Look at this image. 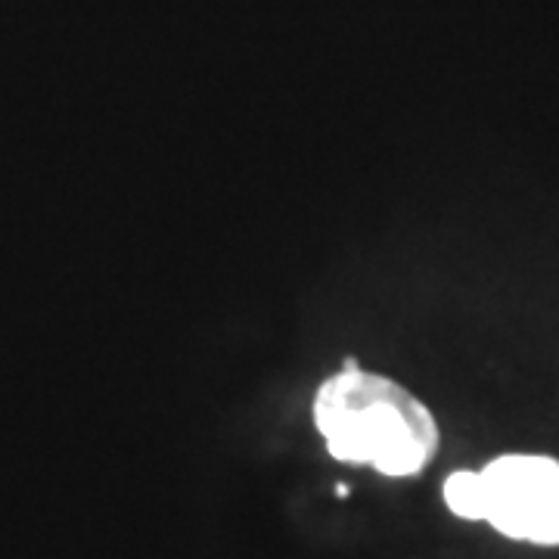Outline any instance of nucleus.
Here are the masks:
<instances>
[{"instance_id": "obj_1", "label": "nucleus", "mask_w": 559, "mask_h": 559, "mask_svg": "<svg viewBox=\"0 0 559 559\" xmlns=\"http://www.w3.org/2000/svg\"><path fill=\"white\" fill-rule=\"evenodd\" d=\"M311 417L330 457L370 466L385 479L419 476L439 454L441 429L432 411L407 385L364 370L355 358L320 382Z\"/></svg>"}, {"instance_id": "obj_2", "label": "nucleus", "mask_w": 559, "mask_h": 559, "mask_svg": "<svg viewBox=\"0 0 559 559\" xmlns=\"http://www.w3.org/2000/svg\"><path fill=\"white\" fill-rule=\"evenodd\" d=\"M479 522L503 538L559 547V460L503 454L479 469Z\"/></svg>"}]
</instances>
